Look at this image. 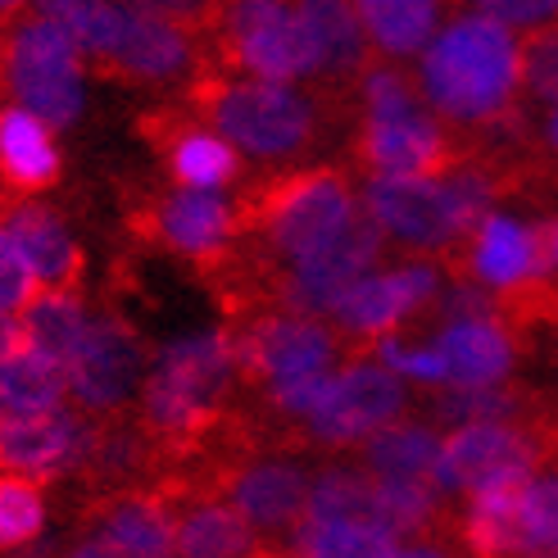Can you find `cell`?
<instances>
[{
	"label": "cell",
	"instance_id": "obj_3",
	"mask_svg": "<svg viewBox=\"0 0 558 558\" xmlns=\"http://www.w3.org/2000/svg\"><path fill=\"white\" fill-rule=\"evenodd\" d=\"M236 205H241L245 255L272 272H287L277 268V259L300 264L304 255H314L318 245H327L359 214L350 173L331 169V163L268 178L259 186H250Z\"/></svg>",
	"mask_w": 558,
	"mask_h": 558
},
{
	"label": "cell",
	"instance_id": "obj_37",
	"mask_svg": "<svg viewBox=\"0 0 558 558\" xmlns=\"http://www.w3.org/2000/svg\"><path fill=\"white\" fill-rule=\"evenodd\" d=\"M381 359H386V368L396 377H417V381H432V386L445 381V359L432 345L427 350H409L400 341H381Z\"/></svg>",
	"mask_w": 558,
	"mask_h": 558
},
{
	"label": "cell",
	"instance_id": "obj_26",
	"mask_svg": "<svg viewBox=\"0 0 558 558\" xmlns=\"http://www.w3.org/2000/svg\"><path fill=\"white\" fill-rule=\"evenodd\" d=\"M440 436L417 423H396L364 440V468L377 472L381 482H436L440 463Z\"/></svg>",
	"mask_w": 558,
	"mask_h": 558
},
{
	"label": "cell",
	"instance_id": "obj_32",
	"mask_svg": "<svg viewBox=\"0 0 558 558\" xmlns=\"http://www.w3.org/2000/svg\"><path fill=\"white\" fill-rule=\"evenodd\" d=\"M377 495L390 522V536H427L436 532V522L445 513V490L436 482H381L377 477Z\"/></svg>",
	"mask_w": 558,
	"mask_h": 558
},
{
	"label": "cell",
	"instance_id": "obj_12",
	"mask_svg": "<svg viewBox=\"0 0 558 558\" xmlns=\"http://www.w3.org/2000/svg\"><path fill=\"white\" fill-rule=\"evenodd\" d=\"M364 209L373 214L381 232L423 250V255H450L454 259L450 272L454 277L463 272V259H459L463 228H459V214L440 182H432V178H368Z\"/></svg>",
	"mask_w": 558,
	"mask_h": 558
},
{
	"label": "cell",
	"instance_id": "obj_39",
	"mask_svg": "<svg viewBox=\"0 0 558 558\" xmlns=\"http://www.w3.org/2000/svg\"><path fill=\"white\" fill-rule=\"evenodd\" d=\"M532 245H536V277L541 282H558V218L536 222Z\"/></svg>",
	"mask_w": 558,
	"mask_h": 558
},
{
	"label": "cell",
	"instance_id": "obj_14",
	"mask_svg": "<svg viewBox=\"0 0 558 558\" xmlns=\"http://www.w3.org/2000/svg\"><path fill=\"white\" fill-rule=\"evenodd\" d=\"M92 436L96 423L77 417L73 409L10 417V423H0V477H27V482L77 477L92 454Z\"/></svg>",
	"mask_w": 558,
	"mask_h": 558
},
{
	"label": "cell",
	"instance_id": "obj_18",
	"mask_svg": "<svg viewBox=\"0 0 558 558\" xmlns=\"http://www.w3.org/2000/svg\"><path fill=\"white\" fill-rule=\"evenodd\" d=\"M5 232L14 241V250L23 255V264L33 268L37 282H46V291H77L82 272H87V259H82L77 241L69 236L64 218L33 205V201H14L5 205Z\"/></svg>",
	"mask_w": 558,
	"mask_h": 558
},
{
	"label": "cell",
	"instance_id": "obj_34",
	"mask_svg": "<svg viewBox=\"0 0 558 558\" xmlns=\"http://www.w3.org/2000/svg\"><path fill=\"white\" fill-rule=\"evenodd\" d=\"M522 92L526 100L558 105V23L522 37Z\"/></svg>",
	"mask_w": 558,
	"mask_h": 558
},
{
	"label": "cell",
	"instance_id": "obj_25",
	"mask_svg": "<svg viewBox=\"0 0 558 558\" xmlns=\"http://www.w3.org/2000/svg\"><path fill=\"white\" fill-rule=\"evenodd\" d=\"M304 522H345V526H368V532L390 536V522H386L381 495H377V477H364V472H350V468H323L318 472Z\"/></svg>",
	"mask_w": 558,
	"mask_h": 558
},
{
	"label": "cell",
	"instance_id": "obj_17",
	"mask_svg": "<svg viewBox=\"0 0 558 558\" xmlns=\"http://www.w3.org/2000/svg\"><path fill=\"white\" fill-rule=\"evenodd\" d=\"M440 277L432 264H409V268H396V272H377V277H364L341 304H337V318L345 331L354 337H386L396 323H404L409 314H417L423 304L436 295Z\"/></svg>",
	"mask_w": 558,
	"mask_h": 558
},
{
	"label": "cell",
	"instance_id": "obj_1",
	"mask_svg": "<svg viewBox=\"0 0 558 558\" xmlns=\"http://www.w3.org/2000/svg\"><path fill=\"white\" fill-rule=\"evenodd\" d=\"M236 373V350L232 331H195L159 345L150 359V377L142 386V413L136 423L163 450V477L195 459L205 445L232 423V386ZM159 477V486H163Z\"/></svg>",
	"mask_w": 558,
	"mask_h": 558
},
{
	"label": "cell",
	"instance_id": "obj_30",
	"mask_svg": "<svg viewBox=\"0 0 558 558\" xmlns=\"http://www.w3.org/2000/svg\"><path fill=\"white\" fill-rule=\"evenodd\" d=\"M64 390H69V368H60L54 359L37 350H19L5 368H0V404H10L14 417L23 413H50L64 409Z\"/></svg>",
	"mask_w": 558,
	"mask_h": 558
},
{
	"label": "cell",
	"instance_id": "obj_8",
	"mask_svg": "<svg viewBox=\"0 0 558 558\" xmlns=\"http://www.w3.org/2000/svg\"><path fill=\"white\" fill-rule=\"evenodd\" d=\"M377 259H381V228L373 222L368 209H359L327 245H318L314 255H304L300 264L282 272V282H277V310L300 314V318L337 314V304L364 282Z\"/></svg>",
	"mask_w": 558,
	"mask_h": 558
},
{
	"label": "cell",
	"instance_id": "obj_6",
	"mask_svg": "<svg viewBox=\"0 0 558 558\" xmlns=\"http://www.w3.org/2000/svg\"><path fill=\"white\" fill-rule=\"evenodd\" d=\"M0 87H10L19 109H27L46 128L77 123L82 105H87L73 41L37 10H19L5 37H0Z\"/></svg>",
	"mask_w": 558,
	"mask_h": 558
},
{
	"label": "cell",
	"instance_id": "obj_29",
	"mask_svg": "<svg viewBox=\"0 0 558 558\" xmlns=\"http://www.w3.org/2000/svg\"><path fill=\"white\" fill-rule=\"evenodd\" d=\"M436 19H440V5H432V0H364L359 5V23H364L373 46L396 54V60L432 41Z\"/></svg>",
	"mask_w": 558,
	"mask_h": 558
},
{
	"label": "cell",
	"instance_id": "obj_4",
	"mask_svg": "<svg viewBox=\"0 0 558 558\" xmlns=\"http://www.w3.org/2000/svg\"><path fill=\"white\" fill-rule=\"evenodd\" d=\"M182 109L222 136L232 150L241 146L255 159H291L314 146L323 128L318 100L277 82H245V77H191L182 92Z\"/></svg>",
	"mask_w": 558,
	"mask_h": 558
},
{
	"label": "cell",
	"instance_id": "obj_27",
	"mask_svg": "<svg viewBox=\"0 0 558 558\" xmlns=\"http://www.w3.org/2000/svg\"><path fill=\"white\" fill-rule=\"evenodd\" d=\"M37 14L46 23H54L60 33L73 41V50H82L96 64V73L114 60V50L128 33V5H96V0H50L37 5Z\"/></svg>",
	"mask_w": 558,
	"mask_h": 558
},
{
	"label": "cell",
	"instance_id": "obj_36",
	"mask_svg": "<svg viewBox=\"0 0 558 558\" xmlns=\"http://www.w3.org/2000/svg\"><path fill=\"white\" fill-rule=\"evenodd\" d=\"M41 291H37V277L33 268L23 264V255L14 250V241L0 232V314H14V310H27Z\"/></svg>",
	"mask_w": 558,
	"mask_h": 558
},
{
	"label": "cell",
	"instance_id": "obj_7",
	"mask_svg": "<svg viewBox=\"0 0 558 558\" xmlns=\"http://www.w3.org/2000/svg\"><path fill=\"white\" fill-rule=\"evenodd\" d=\"M136 236L155 241L159 250L195 264L201 272L218 268L241 245V205L218 191H159L136 201L128 214Z\"/></svg>",
	"mask_w": 558,
	"mask_h": 558
},
{
	"label": "cell",
	"instance_id": "obj_28",
	"mask_svg": "<svg viewBox=\"0 0 558 558\" xmlns=\"http://www.w3.org/2000/svg\"><path fill=\"white\" fill-rule=\"evenodd\" d=\"M304 14L314 19L318 41H323V77L331 87H350V77L368 73V33L359 23L354 5H327V0H310Z\"/></svg>",
	"mask_w": 558,
	"mask_h": 558
},
{
	"label": "cell",
	"instance_id": "obj_43",
	"mask_svg": "<svg viewBox=\"0 0 558 558\" xmlns=\"http://www.w3.org/2000/svg\"><path fill=\"white\" fill-rule=\"evenodd\" d=\"M396 558H450V554H440V549H432V545H404Z\"/></svg>",
	"mask_w": 558,
	"mask_h": 558
},
{
	"label": "cell",
	"instance_id": "obj_31",
	"mask_svg": "<svg viewBox=\"0 0 558 558\" xmlns=\"http://www.w3.org/2000/svg\"><path fill=\"white\" fill-rule=\"evenodd\" d=\"M291 545L300 558H396L400 554L396 536L368 532V526H345V522H300Z\"/></svg>",
	"mask_w": 558,
	"mask_h": 558
},
{
	"label": "cell",
	"instance_id": "obj_16",
	"mask_svg": "<svg viewBox=\"0 0 558 558\" xmlns=\"http://www.w3.org/2000/svg\"><path fill=\"white\" fill-rule=\"evenodd\" d=\"M82 532L136 558H178V509L155 486L92 495L82 509Z\"/></svg>",
	"mask_w": 558,
	"mask_h": 558
},
{
	"label": "cell",
	"instance_id": "obj_15",
	"mask_svg": "<svg viewBox=\"0 0 558 558\" xmlns=\"http://www.w3.org/2000/svg\"><path fill=\"white\" fill-rule=\"evenodd\" d=\"M354 155L368 163L373 178H432L450 173L459 159V142L445 132L423 105L390 119H364Z\"/></svg>",
	"mask_w": 558,
	"mask_h": 558
},
{
	"label": "cell",
	"instance_id": "obj_10",
	"mask_svg": "<svg viewBox=\"0 0 558 558\" xmlns=\"http://www.w3.org/2000/svg\"><path fill=\"white\" fill-rule=\"evenodd\" d=\"M236 350V373L241 381H295V377H318L337 359V337L314 323L287 310H268L259 318H250L232 331Z\"/></svg>",
	"mask_w": 558,
	"mask_h": 558
},
{
	"label": "cell",
	"instance_id": "obj_23",
	"mask_svg": "<svg viewBox=\"0 0 558 558\" xmlns=\"http://www.w3.org/2000/svg\"><path fill=\"white\" fill-rule=\"evenodd\" d=\"M255 526L228 499H186L178 509V558H255Z\"/></svg>",
	"mask_w": 558,
	"mask_h": 558
},
{
	"label": "cell",
	"instance_id": "obj_38",
	"mask_svg": "<svg viewBox=\"0 0 558 558\" xmlns=\"http://www.w3.org/2000/svg\"><path fill=\"white\" fill-rule=\"evenodd\" d=\"M477 10L505 27H526V33H536L545 23H558L554 0H490V5H477Z\"/></svg>",
	"mask_w": 558,
	"mask_h": 558
},
{
	"label": "cell",
	"instance_id": "obj_42",
	"mask_svg": "<svg viewBox=\"0 0 558 558\" xmlns=\"http://www.w3.org/2000/svg\"><path fill=\"white\" fill-rule=\"evenodd\" d=\"M545 146H549V155H558V105L549 109V119H545Z\"/></svg>",
	"mask_w": 558,
	"mask_h": 558
},
{
	"label": "cell",
	"instance_id": "obj_20",
	"mask_svg": "<svg viewBox=\"0 0 558 558\" xmlns=\"http://www.w3.org/2000/svg\"><path fill=\"white\" fill-rule=\"evenodd\" d=\"M445 359V386L459 390H490L505 386L513 373V341L499 323H454L432 341Z\"/></svg>",
	"mask_w": 558,
	"mask_h": 558
},
{
	"label": "cell",
	"instance_id": "obj_21",
	"mask_svg": "<svg viewBox=\"0 0 558 558\" xmlns=\"http://www.w3.org/2000/svg\"><path fill=\"white\" fill-rule=\"evenodd\" d=\"M490 291H513L522 282L536 277V245H532V228H522L513 218L490 214L482 222V232L472 236L468 255H463V272Z\"/></svg>",
	"mask_w": 558,
	"mask_h": 558
},
{
	"label": "cell",
	"instance_id": "obj_40",
	"mask_svg": "<svg viewBox=\"0 0 558 558\" xmlns=\"http://www.w3.org/2000/svg\"><path fill=\"white\" fill-rule=\"evenodd\" d=\"M23 345H27V341H23V323H19L14 314H0V368H5Z\"/></svg>",
	"mask_w": 558,
	"mask_h": 558
},
{
	"label": "cell",
	"instance_id": "obj_45",
	"mask_svg": "<svg viewBox=\"0 0 558 558\" xmlns=\"http://www.w3.org/2000/svg\"><path fill=\"white\" fill-rule=\"evenodd\" d=\"M255 558H282V554H264V549H259V554H255Z\"/></svg>",
	"mask_w": 558,
	"mask_h": 558
},
{
	"label": "cell",
	"instance_id": "obj_35",
	"mask_svg": "<svg viewBox=\"0 0 558 558\" xmlns=\"http://www.w3.org/2000/svg\"><path fill=\"white\" fill-rule=\"evenodd\" d=\"M522 518L536 545L558 549V472H545L522 495Z\"/></svg>",
	"mask_w": 558,
	"mask_h": 558
},
{
	"label": "cell",
	"instance_id": "obj_44",
	"mask_svg": "<svg viewBox=\"0 0 558 558\" xmlns=\"http://www.w3.org/2000/svg\"><path fill=\"white\" fill-rule=\"evenodd\" d=\"M526 558H558V549H545V545H536V549L526 554Z\"/></svg>",
	"mask_w": 558,
	"mask_h": 558
},
{
	"label": "cell",
	"instance_id": "obj_5",
	"mask_svg": "<svg viewBox=\"0 0 558 558\" xmlns=\"http://www.w3.org/2000/svg\"><path fill=\"white\" fill-rule=\"evenodd\" d=\"M205 77L291 82L323 73V41L304 5H214L205 23Z\"/></svg>",
	"mask_w": 558,
	"mask_h": 558
},
{
	"label": "cell",
	"instance_id": "obj_11",
	"mask_svg": "<svg viewBox=\"0 0 558 558\" xmlns=\"http://www.w3.org/2000/svg\"><path fill=\"white\" fill-rule=\"evenodd\" d=\"M146 345L136 337V327L114 310L96 314L69 368V390L77 409L96 413V423H105L109 413H119L136 396V386H146Z\"/></svg>",
	"mask_w": 558,
	"mask_h": 558
},
{
	"label": "cell",
	"instance_id": "obj_19",
	"mask_svg": "<svg viewBox=\"0 0 558 558\" xmlns=\"http://www.w3.org/2000/svg\"><path fill=\"white\" fill-rule=\"evenodd\" d=\"M536 477H509L495 482L482 495H472L463 518V541L472 558H526L536 549L532 532L522 518V495Z\"/></svg>",
	"mask_w": 558,
	"mask_h": 558
},
{
	"label": "cell",
	"instance_id": "obj_33",
	"mask_svg": "<svg viewBox=\"0 0 558 558\" xmlns=\"http://www.w3.org/2000/svg\"><path fill=\"white\" fill-rule=\"evenodd\" d=\"M46 532V490L27 477H0V554L33 545Z\"/></svg>",
	"mask_w": 558,
	"mask_h": 558
},
{
	"label": "cell",
	"instance_id": "obj_41",
	"mask_svg": "<svg viewBox=\"0 0 558 558\" xmlns=\"http://www.w3.org/2000/svg\"><path fill=\"white\" fill-rule=\"evenodd\" d=\"M69 558H136V554L109 545V541H100V536H82V541L69 549Z\"/></svg>",
	"mask_w": 558,
	"mask_h": 558
},
{
	"label": "cell",
	"instance_id": "obj_2",
	"mask_svg": "<svg viewBox=\"0 0 558 558\" xmlns=\"http://www.w3.org/2000/svg\"><path fill=\"white\" fill-rule=\"evenodd\" d=\"M522 41L482 10L459 14L423 54V92L463 132H477L522 100Z\"/></svg>",
	"mask_w": 558,
	"mask_h": 558
},
{
	"label": "cell",
	"instance_id": "obj_9",
	"mask_svg": "<svg viewBox=\"0 0 558 558\" xmlns=\"http://www.w3.org/2000/svg\"><path fill=\"white\" fill-rule=\"evenodd\" d=\"M214 5H128V33L100 73L123 82H173L201 54Z\"/></svg>",
	"mask_w": 558,
	"mask_h": 558
},
{
	"label": "cell",
	"instance_id": "obj_13",
	"mask_svg": "<svg viewBox=\"0 0 558 558\" xmlns=\"http://www.w3.org/2000/svg\"><path fill=\"white\" fill-rule=\"evenodd\" d=\"M409 404L404 381L390 373L386 364H373V359H359V364L341 368L337 381H331V396L323 404L318 417L304 423V440H323V445H354L368 440L386 427H396V417Z\"/></svg>",
	"mask_w": 558,
	"mask_h": 558
},
{
	"label": "cell",
	"instance_id": "obj_22",
	"mask_svg": "<svg viewBox=\"0 0 558 558\" xmlns=\"http://www.w3.org/2000/svg\"><path fill=\"white\" fill-rule=\"evenodd\" d=\"M60 178V150H54L46 123L27 109H0V182L19 195H37Z\"/></svg>",
	"mask_w": 558,
	"mask_h": 558
},
{
	"label": "cell",
	"instance_id": "obj_24",
	"mask_svg": "<svg viewBox=\"0 0 558 558\" xmlns=\"http://www.w3.org/2000/svg\"><path fill=\"white\" fill-rule=\"evenodd\" d=\"M27 350L54 359L60 368H73V359L92 331V314L77 291H41L27 310L19 314Z\"/></svg>",
	"mask_w": 558,
	"mask_h": 558
}]
</instances>
